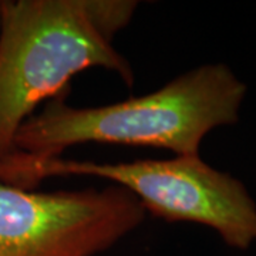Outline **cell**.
Here are the masks:
<instances>
[{
	"label": "cell",
	"instance_id": "1",
	"mask_svg": "<svg viewBox=\"0 0 256 256\" xmlns=\"http://www.w3.org/2000/svg\"><path fill=\"white\" fill-rule=\"evenodd\" d=\"M246 92V84L226 64L206 63L156 92L116 104L74 107L58 96L18 128L12 152L0 161V176L88 142L198 156L212 130L238 122Z\"/></svg>",
	"mask_w": 256,
	"mask_h": 256
},
{
	"label": "cell",
	"instance_id": "2",
	"mask_svg": "<svg viewBox=\"0 0 256 256\" xmlns=\"http://www.w3.org/2000/svg\"><path fill=\"white\" fill-rule=\"evenodd\" d=\"M96 67L134 84L131 64L94 26L84 0H2L0 161L42 102Z\"/></svg>",
	"mask_w": 256,
	"mask_h": 256
},
{
	"label": "cell",
	"instance_id": "3",
	"mask_svg": "<svg viewBox=\"0 0 256 256\" xmlns=\"http://www.w3.org/2000/svg\"><path fill=\"white\" fill-rule=\"evenodd\" d=\"M72 175L111 181L131 192L156 218L208 226L234 249L246 250L256 242V202L245 184L200 156L131 162L60 156L2 175L0 184L33 191L47 178Z\"/></svg>",
	"mask_w": 256,
	"mask_h": 256
},
{
	"label": "cell",
	"instance_id": "4",
	"mask_svg": "<svg viewBox=\"0 0 256 256\" xmlns=\"http://www.w3.org/2000/svg\"><path fill=\"white\" fill-rule=\"evenodd\" d=\"M127 190L34 192L0 184V256H97L144 222Z\"/></svg>",
	"mask_w": 256,
	"mask_h": 256
},
{
	"label": "cell",
	"instance_id": "5",
	"mask_svg": "<svg viewBox=\"0 0 256 256\" xmlns=\"http://www.w3.org/2000/svg\"><path fill=\"white\" fill-rule=\"evenodd\" d=\"M84 3L94 26L111 43L130 24L138 9L136 0H84Z\"/></svg>",
	"mask_w": 256,
	"mask_h": 256
}]
</instances>
